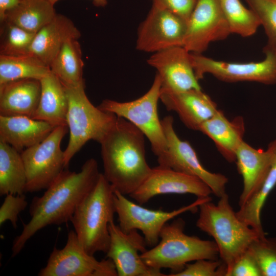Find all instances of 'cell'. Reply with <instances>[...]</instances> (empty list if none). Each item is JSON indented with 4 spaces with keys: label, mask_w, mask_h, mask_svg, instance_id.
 <instances>
[{
    "label": "cell",
    "mask_w": 276,
    "mask_h": 276,
    "mask_svg": "<svg viewBox=\"0 0 276 276\" xmlns=\"http://www.w3.org/2000/svg\"><path fill=\"white\" fill-rule=\"evenodd\" d=\"M100 174L97 160L89 158L79 172L64 170L42 196L34 197L29 209L31 219L14 240L12 257L18 255L42 228L71 221L78 205L96 186Z\"/></svg>",
    "instance_id": "1"
},
{
    "label": "cell",
    "mask_w": 276,
    "mask_h": 276,
    "mask_svg": "<svg viewBox=\"0 0 276 276\" xmlns=\"http://www.w3.org/2000/svg\"><path fill=\"white\" fill-rule=\"evenodd\" d=\"M145 135L133 124L118 117L99 143L103 175L114 190L129 195L150 174L146 158Z\"/></svg>",
    "instance_id": "2"
},
{
    "label": "cell",
    "mask_w": 276,
    "mask_h": 276,
    "mask_svg": "<svg viewBox=\"0 0 276 276\" xmlns=\"http://www.w3.org/2000/svg\"><path fill=\"white\" fill-rule=\"evenodd\" d=\"M199 209L196 225L214 239L228 276L236 261L255 241L262 237L237 217L226 193L217 204L209 200L201 204Z\"/></svg>",
    "instance_id": "3"
},
{
    "label": "cell",
    "mask_w": 276,
    "mask_h": 276,
    "mask_svg": "<svg viewBox=\"0 0 276 276\" xmlns=\"http://www.w3.org/2000/svg\"><path fill=\"white\" fill-rule=\"evenodd\" d=\"M114 189L103 173L92 191L76 209L71 222L79 243L89 254H106L109 246V224L116 210Z\"/></svg>",
    "instance_id": "4"
},
{
    "label": "cell",
    "mask_w": 276,
    "mask_h": 276,
    "mask_svg": "<svg viewBox=\"0 0 276 276\" xmlns=\"http://www.w3.org/2000/svg\"><path fill=\"white\" fill-rule=\"evenodd\" d=\"M185 222L178 218L163 227L158 243L141 254L149 267L169 268L174 273L181 271L190 262L199 259L217 260L219 255L214 241L201 239L185 233Z\"/></svg>",
    "instance_id": "5"
},
{
    "label": "cell",
    "mask_w": 276,
    "mask_h": 276,
    "mask_svg": "<svg viewBox=\"0 0 276 276\" xmlns=\"http://www.w3.org/2000/svg\"><path fill=\"white\" fill-rule=\"evenodd\" d=\"M64 87L68 100L67 126L70 131L68 143L64 151L66 168L73 157L88 141H101L118 117L100 109L90 102L85 94L84 81Z\"/></svg>",
    "instance_id": "6"
},
{
    "label": "cell",
    "mask_w": 276,
    "mask_h": 276,
    "mask_svg": "<svg viewBox=\"0 0 276 276\" xmlns=\"http://www.w3.org/2000/svg\"><path fill=\"white\" fill-rule=\"evenodd\" d=\"M161 80L156 74L149 90L139 98L128 102L105 99L97 107L129 121L139 129L149 141L157 157L166 150L167 140L158 113Z\"/></svg>",
    "instance_id": "7"
},
{
    "label": "cell",
    "mask_w": 276,
    "mask_h": 276,
    "mask_svg": "<svg viewBox=\"0 0 276 276\" xmlns=\"http://www.w3.org/2000/svg\"><path fill=\"white\" fill-rule=\"evenodd\" d=\"M68 130L67 125L57 126L41 142L20 153L26 173V193L47 189L66 168L61 143Z\"/></svg>",
    "instance_id": "8"
},
{
    "label": "cell",
    "mask_w": 276,
    "mask_h": 276,
    "mask_svg": "<svg viewBox=\"0 0 276 276\" xmlns=\"http://www.w3.org/2000/svg\"><path fill=\"white\" fill-rule=\"evenodd\" d=\"M211 197L197 198L190 204L170 212L152 210L129 200L125 195L114 190L113 200L119 226L124 232L132 230L142 232L147 246L152 247L159 242L164 226L170 220L187 212H195L199 206Z\"/></svg>",
    "instance_id": "9"
},
{
    "label": "cell",
    "mask_w": 276,
    "mask_h": 276,
    "mask_svg": "<svg viewBox=\"0 0 276 276\" xmlns=\"http://www.w3.org/2000/svg\"><path fill=\"white\" fill-rule=\"evenodd\" d=\"M161 121L167 140V148L157 157L158 165L199 178L219 198L226 194L228 178L221 173L210 172L202 166L191 144L177 135L172 116H166Z\"/></svg>",
    "instance_id": "10"
},
{
    "label": "cell",
    "mask_w": 276,
    "mask_h": 276,
    "mask_svg": "<svg viewBox=\"0 0 276 276\" xmlns=\"http://www.w3.org/2000/svg\"><path fill=\"white\" fill-rule=\"evenodd\" d=\"M39 276H117L116 267L109 258L100 261L87 253L71 230L63 248L55 247Z\"/></svg>",
    "instance_id": "11"
},
{
    "label": "cell",
    "mask_w": 276,
    "mask_h": 276,
    "mask_svg": "<svg viewBox=\"0 0 276 276\" xmlns=\"http://www.w3.org/2000/svg\"><path fill=\"white\" fill-rule=\"evenodd\" d=\"M265 58L260 62L245 63L218 61L201 54L191 53L194 73L199 80L206 74L226 82L251 81L266 85L276 84V54L263 52Z\"/></svg>",
    "instance_id": "12"
},
{
    "label": "cell",
    "mask_w": 276,
    "mask_h": 276,
    "mask_svg": "<svg viewBox=\"0 0 276 276\" xmlns=\"http://www.w3.org/2000/svg\"><path fill=\"white\" fill-rule=\"evenodd\" d=\"M219 0H196L187 22L183 47L201 54L211 42L224 40L231 34Z\"/></svg>",
    "instance_id": "13"
},
{
    "label": "cell",
    "mask_w": 276,
    "mask_h": 276,
    "mask_svg": "<svg viewBox=\"0 0 276 276\" xmlns=\"http://www.w3.org/2000/svg\"><path fill=\"white\" fill-rule=\"evenodd\" d=\"M187 25L179 16L152 5L139 27L136 49L154 53L173 47L183 46Z\"/></svg>",
    "instance_id": "14"
},
{
    "label": "cell",
    "mask_w": 276,
    "mask_h": 276,
    "mask_svg": "<svg viewBox=\"0 0 276 276\" xmlns=\"http://www.w3.org/2000/svg\"><path fill=\"white\" fill-rule=\"evenodd\" d=\"M110 243L106 256L113 263L118 276H164L159 269L148 266L141 254L145 251L144 237L132 230L124 232L114 221L109 224Z\"/></svg>",
    "instance_id": "15"
},
{
    "label": "cell",
    "mask_w": 276,
    "mask_h": 276,
    "mask_svg": "<svg viewBox=\"0 0 276 276\" xmlns=\"http://www.w3.org/2000/svg\"><path fill=\"white\" fill-rule=\"evenodd\" d=\"M209 187L199 178L158 165L152 170L140 186L129 196L140 204L162 194H190L197 198L209 197Z\"/></svg>",
    "instance_id": "16"
},
{
    "label": "cell",
    "mask_w": 276,
    "mask_h": 276,
    "mask_svg": "<svg viewBox=\"0 0 276 276\" xmlns=\"http://www.w3.org/2000/svg\"><path fill=\"white\" fill-rule=\"evenodd\" d=\"M147 63L156 70L160 78L161 91L180 93L201 89L193 67L191 53L183 46L154 53Z\"/></svg>",
    "instance_id": "17"
},
{
    "label": "cell",
    "mask_w": 276,
    "mask_h": 276,
    "mask_svg": "<svg viewBox=\"0 0 276 276\" xmlns=\"http://www.w3.org/2000/svg\"><path fill=\"white\" fill-rule=\"evenodd\" d=\"M276 154V139L266 150L257 149L244 141L236 153L237 169L243 178V189L239 199L242 206L259 190L266 178Z\"/></svg>",
    "instance_id": "18"
},
{
    "label": "cell",
    "mask_w": 276,
    "mask_h": 276,
    "mask_svg": "<svg viewBox=\"0 0 276 276\" xmlns=\"http://www.w3.org/2000/svg\"><path fill=\"white\" fill-rule=\"evenodd\" d=\"M160 100L167 110L174 111L188 128L199 131L201 124L218 110L217 105L201 89L180 93L161 91Z\"/></svg>",
    "instance_id": "19"
},
{
    "label": "cell",
    "mask_w": 276,
    "mask_h": 276,
    "mask_svg": "<svg viewBox=\"0 0 276 276\" xmlns=\"http://www.w3.org/2000/svg\"><path fill=\"white\" fill-rule=\"evenodd\" d=\"M40 80L28 78L0 85V116L32 118L40 98Z\"/></svg>",
    "instance_id": "20"
},
{
    "label": "cell",
    "mask_w": 276,
    "mask_h": 276,
    "mask_svg": "<svg viewBox=\"0 0 276 276\" xmlns=\"http://www.w3.org/2000/svg\"><path fill=\"white\" fill-rule=\"evenodd\" d=\"M80 36V32L70 18L57 14L51 21L35 34L29 54L50 67L63 44L72 39H78Z\"/></svg>",
    "instance_id": "21"
},
{
    "label": "cell",
    "mask_w": 276,
    "mask_h": 276,
    "mask_svg": "<svg viewBox=\"0 0 276 276\" xmlns=\"http://www.w3.org/2000/svg\"><path fill=\"white\" fill-rule=\"evenodd\" d=\"M56 127L27 116H0V141L21 153L41 142Z\"/></svg>",
    "instance_id": "22"
},
{
    "label": "cell",
    "mask_w": 276,
    "mask_h": 276,
    "mask_svg": "<svg viewBox=\"0 0 276 276\" xmlns=\"http://www.w3.org/2000/svg\"><path fill=\"white\" fill-rule=\"evenodd\" d=\"M245 130V122L242 117L230 121L219 109L201 124L199 130L213 141L220 153L229 163L235 162L236 153L244 141Z\"/></svg>",
    "instance_id": "23"
},
{
    "label": "cell",
    "mask_w": 276,
    "mask_h": 276,
    "mask_svg": "<svg viewBox=\"0 0 276 276\" xmlns=\"http://www.w3.org/2000/svg\"><path fill=\"white\" fill-rule=\"evenodd\" d=\"M40 82L39 103L32 118L56 127L67 125L68 100L63 85L51 71Z\"/></svg>",
    "instance_id": "24"
},
{
    "label": "cell",
    "mask_w": 276,
    "mask_h": 276,
    "mask_svg": "<svg viewBox=\"0 0 276 276\" xmlns=\"http://www.w3.org/2000/svg\"><path fill=\"white\" fill-rule=\"evenodd\" d=\"M56 14L54 5L48 0H21L17 6L6 13L2 22L11 24L36 34Z\"/></svg>",
    "instance_id": "25"
},
{
    "label": "cell",
    "mask_w": 276,
    "mask_h": 276,
    "mask_svg": "<svg viewBox=\"0 0 276 276\" xmlns=\"http://www.w3.org/2000/svg\"><path fill=\"white\" fill-rule=\"evenodd\" d=\"M27 178L21 154L10 145L0 141V195H22Z\"/></svg>",
    "instance_id": "26"
},
{
    "label": "cell",
    "mask_w": 276,
    "mask_h": 276,
    "mask_svg": "<svg viewBox=\"0 0 276 276\" xmlns=\"http://www.w3.org/2000/svg\"><path fill=\"white\" fill-rule=\"evenodd\" d=\"M84 63L78 39L66 41L50 65V68L64 86H75L83 81Z\"/></svg>",
    "instance_id": "27"
},
{
    "label": "cell",
    "mask_w": 276,
    "mask_h": 276,
    "mask_svg": "<svg viewBox=\"0 0 276 276\" xmlns=\"http://www.w3.org/2000/svg\"><path fill=\"white\" fill-rule=\"evenodd\" d=\"M50 72L48 65L32 54L16 56L0 55V85L21 79L40 80Z\"/></svg>",
    "instance_id": "28"
},
{
    "label": "cell",
    "mask_w": 276,
    "mask_h": 276,
    "mask_svg": "<svg viewBox=\"0 0 276 276\" xmlns=\"http://www.w3.org/2000/svg\"><path fill=\"white\" fill-rule=\"evenodd\" d=\"M275 185L276 154L271 169L261 187L236 212L241 221L255 229L262 238L266 236L261 223V211L267 197Z\"/></svg>",
    "instance_id": "29"
},
{
    "label": "cell",
    "mask_w": 276,
    "mask_h": 276,
    "mask_svg": "<svg viewBox=\"0 0 276 276\" xmlns=\"http://www.w3.org/2000/svg\"><path fill=\"white\" fill-rule=\"evenodd\" d=\"M231 33L246 37L254 35L261 25L257 14L240 0H219Z\"/></svg>",
    "instance_id": "30"
},
{
    "label": "cell",
    "mask_w": 276,
    "mask_h": 276,
    "mask_svg": "<svg viewBox=\"0 0 276 276\" xmlns=\"http://www.w3.org/2000/svg\"><path fill=\"white\" fill-rule=\"evenodd\" d=\"M1 24L0 55L16 56L29 54L35 33L6 22Z\"/></svg>",
    "instance_id": "31"
},
{
    "label": "cell",
    "mask_w": 276,
    "mask_h": 276,
    "mask_svg": "<svg viewBox=\"0 0 276 276\" xmlns=\"http://www.w3.org/2000/svg\"><path fill=\"white\" fill-rule=\"evenodd\" d=\"M259 17L268 40L263 52L276 54V0H245Z\"/></svg>",
    "instance_id": "32"
},
{
    "label": "cell",
    "mask_w": 276,
    "mask_h": 276,
    "mask_svg": "<svg viewBox=\"0 0 276 276\" xmlns=\"http://www.w3.org/2000/svg\"><path fill=\"white\" fill-rule=\"evenodd\" d=\"M247 250L256 261L262 276H276V238H259Z\"/></svg>",
    "instance_id": "33"
},
{
    "label": "cell",
    "mask_w": 276,
    "mask_h": 276,
    "mask_svg": "<svg viewBox=\"0 0 276 276\" xmlns=\"http://www.w3.org/2000/svg\"><path fill=\"white\" fill-rule=\"evenodd\" d=\"M226 267L222 260L199 259L187 264L181 271L170 276H225Z\"/></svg>",
    "instance_id": "34"
},
{
    "label": "cell",
    "mask_w": 276,
    "mask_h": 276,
    "mask_svg": "<svg viewBox=\"0 0 276 276\" xmlns=\"http://www.w3.org/2000/svg\"><path fill=\"white\" fill-rule=\"evenodd\" d=\"M27 205L28 202L24 194H7L0 208V225L9 221L16 228L18 215Z\"/></svg>",
    "instance_id": "35"
},
{
    "label": "cell",
    "mask_w": 276,
    "mask_h": 276,
    "mask_svg": "<svg viewBox=\"0 0 276 276\" xmlns=\"http://www.w3.org/2000/svg\"><path fill=\"white\" fill-rule=\"evenodd\" d=\"M152 5L168 10L187 22L195 7L196 0H150Z\"/></svg>",
    "instance_id": "36"
},
{
    "label": "cell",
    "mask_w": 276,
    "mask_h": 276,
    "mask_svg": "<svg viewBox=\"0 0 276 276\" xmlns=\"http://www.w3.org/2000/svg\"><path fill=\"white\" fill-rule=\"evenodd\" d=\"M228 276H262L255 259L247 250L234 263Z\"/></svg>",
    "instance_id": "37"
},
{
    "label": "cell",
    "mask_w": 276,
    "mask_h": 276,
    "mask_svg": "<svg viewBox=\"0 0 276 276\" xmlns=\"http://www.w3.org/2000/svg\"><path fill=\"white\" fill-rule=\"evenodd\" d=\"M21 0H0V20L2 22L5 18L6 13L17 6Z\"/></svg>",
    "instance_id": "38"
},
{
    "label": "cell",
    "mask_w": 276,
    "mask_h": 276,
    "mask_svg": "<svg viewBox=\"0 0 276 276\" xmlns=\"http://www.w3.org/2000/svg\"><path fill=\"white\" fill-rule=\"evenodd\" d=\"M93 4L97 7H104L107 3V0H92Z\"/></svg>",
    "instance_id": "39"
},
{
    "label": "cell",
    "mask_w": 276,
    "mask_h": 276,
    "mask_svg": "<svg viewBox=\"0 0 276 276\" xmlns=\"http://www.w3.org/2000/svg\"><path fill=\"white\" fill-rule=\"evenodd\" d=\"M48 1L54 5V4L56 3H57L59 0H48Z\"/></svg>",
    "instance_id": "40"
}]
</instances>
